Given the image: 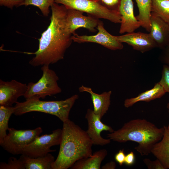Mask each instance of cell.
I'll return each instance as SVG.
<instances>
[{
	"label": "cell",
	"instance_id": "obj_16",
	"mask_svg": "<svg viewBox=\"0 0 169 169\" xmlns=\"http://www.w3.org/2000/svg\"><path fill=\"white\" fill-rule=\"evenodd\" d=\"M80 92H85L90 94L94 113L101 119L107 113L110 105L111 91L105 92L101 94L94 92L91 88L82 85L79 88Z\"/></svg>",
	"mask_w": 169,
	"mask_h": 169
},
{
	"label": "cell",
	"instance_id": "obj_22",
	"mask_svg": "<svg viewBox=\"0 0 169 169\" xmlns=\"http://www.w3.org/2000/svg\"><path fill=\"white\" fill-rule=\"evenodd\" d=\"M13 112V106L0 105V143L7 134L8 121Z\"/></svg>",
	"mask_w": 169,
	"mask_h": 169
},
{
	"label": "cell",
	"instance_id": "obj_29",
	"mask_svg": "<svg viewBox=\"0 0 169 169\" xmlns=\"http://www.w3.org/2000/svg\"><path fill=\"white\" fill-rule=\"evenodd\" d=\"M24 0H0V5L12 9L15 7L20 6Z\"/></svg>",
	"mask_w": 169,
	"mask_h": 169
},
{
	"label": "cell",
	"instance_id": "obj_11",
	"mask_svg": "<svg viewBox=\"0 0 169 169\" xmlns=\"http://www.w3.org/2000/svg\"><path fill=\"white\" fill-rule=\"evenodd\" d=\"M85 118L88 125V129L86 131L93 144L103 146L110 143L111 140L109 138H103L100 133L103 131L113 132L114 130L112 127L103 123L101 121L100 117L90 109L87 110Z\"/></svg>",
	"mask_w": 169,
	"mask_h": 169
},
{
	"label": "cell",
	"instance_id": "obj_17",
	"mask_svg": "<svg viewBox=\"0 0 169 169\" xmlns=\"http://www.w3.org/2000/svg\"><path fill=\"white\" fill-rule=\"evenodd\" d=\"M163 137L153 146L151 153L159 160L165 169H169V130L164 125Z\"/></svg>",
	"mask_w": 169,
	"mask_h": 169
},
{
	"label": "cell",
	"instance_id": "obj_18",
	"mask_svg": "<svg viewBox=\"0 0 169 169\" xmlns=\"http://www.w3.org/2000/svg\"><path fill=\"white\" fill-rule=\"evenodd\" d=\"M166 93L163 87L158 82L152 88L141 93L136 97L126 99L124 105L125 108H128L139 101L149 102L161 98Z\"/></svg>",
	"mask_w": 169,
	"mask_h": 169
},
{
	"label": "cell",
	"instance_id": "obj_14",
	"mask_svg": "<svg viewBox=\"0 0 169 169\" xmlns=\"http://www.w3.org/2000/svg\"><path fill=\"white\" fill-rule=\"evenodd\" d=\"M115 37L120 42L126 43L134 50L142 53L157 48L156 44L150 33L134 32Z\"/></svg>",
	"mask_w": 169,
	"mask_h": 169
},
{
	"label": "cell",
	"instance_id": "obj_3",
	"mask_svg": "<svg viewBox=\"0 0 169 169\" xmlns=\"http://www.w3.org/2000/svg\"><path fill=\"white\" fill-rule=\"evenodd\" d=\"M164 131V126L158 128L146 120L137 119L125 123L121 128L108 134L107 137L119 143H137L135 149L141 156H148L154 145L161 139Z\"/></svg>",
	"mask_w": 169,
	"mask_h": 169
},
{
	"label": "cell",
	"instance_id": "obj_6",
	"mask_svg": "<svg viewBox=\"0 0 169 169\" xmlns=\"http://www.w3.org/2000/svg\"><path fill=\"white\" fill-rule=\"evenodd\" d=\"M55 3L72 9L87 13L97 18L108 20L115 23H120L119 12L110 10L99 4L96 0H54Z\"/></svg>",
	"mask_w": 169,
	"mask_h": 169
},
{
	"label": "cell",
	"instance_id": "obj_9",
	"mask_svg": "<svg viewBox=\"0 0 169 169\" xmlns=\"http://www.w3.org/2000/svg\"><path fill=\"white\" fill-rule=\"evenodd\" d=\"M96 28L98 32L95 35H79L75 33L72 36L71 39L73 41L78 43H96L113 50L123 49L122 43L119 41L115 36L112 35L106 30L101 21H100Z\"/></svg>",
	"mask_w": 169,
	"mask_h": 169
},
{
	"label": "cell",
	"instance_id": "obj_12",
	"mask_svg": "<svg viewBox=\"0 0 169 169\" xmlns=\"http://www.w3.org/2000/svg\"><path fill=\"white\" fill-rule=\"evenodd\" d=\"M27 85L15 80L4 81L0 80V105L12 106L20 97L24 96Z\"/></svg>",
	"mask_w": 169,
	"mask_h": 169
},
{
	"label": "cell",
	"instance_id": "obj_28",
	"mask_svg": "<svg viewBox=\"0 0 169 169\" xmlns=\"http://www.w3.org/2000/svg\"><path fill=\"white\" fill-rule=\"evenodd\" d=\"M144 164L149 169H165L164 166L158 159L151 161L148 158L143 160Z\"/></svg>",
	"mask_w": 169,
	"mask_h": 169
},
{
	"label": "cell",
	"instance_id": "obj_7",
	"mask_svg": "<svg viewBox=\"0 0 169 169\" xmlns=\"http://www.w3.org/2000/svg\"><path fill=\"white\" fill-rule=\"evenodd\" d=\"M8 131V133L0 145L8 152L14 155L21 154L23 148L43 132L41 127L33 130H21L9 128Z\"/></svg>",
	"mask_w": 169,
	"mask_h": 169
},
{
	"label": "cell",
	"instance_id": "obj_21",
	"mask_svg": "<svg viewBox=\"0 0 169 169\" xmlns=\"http://www.w3.org/2000/svg\"><path fill=\"white\" fill-rule=\"evenodd\" d=\"M135 0L139 10V14L136 18L141 26L149 32L152 0Z\"/></svg>",
	"mask_w": 169,
	"mask_h": 169
},
{
	"label": "cell",
	"instance_id": "obj_25",
	"mask_svg": "<svg viewBox=\"0 0 169 169\" xmlns=\"http://www.w3.org/2000/svg\"><path fill=\"white\" fill-rule=\"evenodd\" d=\"M0 169H25V167L24 161L20 156L18 159L10 157L7 163L0 162Z\"/></svg>",
	"mask_w": 169,
	"mask_h": 169
},
{
	"label": "cell",
	"instance_id": "obj_26",
	"mask_svg": "<svg viewBox=\"0 0 169 169\" xmlns=\"http://www.w3.org/2000/svg\"><path fill=\"white\" fill-rule=\"evenodd\" d=\"M158 82L166 93H169V66L164 64L163 65L161 77Z\"/></svg>",
	"mask_w": 169,
	"mask_h": 169
},
{
	"label": "cell",
	"instance_id": "obj_32",
	"mask_svg": "<svg viewBox=\"0 0 169 169\" xmlns=\"http://www.w3.org/2000/svg\"><path fill=\"white\" fill-rule=\"evenodd\" d=\"M135 158L134 152L131 151L125 155L124 163L128 166H131L134 163Z\"/></svg>",
	"mask_w": 169,
	"mask_h": 169
},
{
	"label": "cell",
	"instance_id": "obj_8",
	"mask_svg": "<svg viewBox=\"0 0 169 169\" xmlns=\"http://www.w3.org/2000/svg\"><path fill=\"white\" fill-rule=\"evenodd\" d=\"M62 134V129L58 128L53 131L50 134L38 136L23 148L21 154L31 158H36L55 151L56 150H51L50 148L59 145Z\"/></svg>",
	"mask_w": 169,
	"mask_h": 169
},
{
	"label": "cell",
	"instance_id": "obj_10",
	"mask_svg": "<svg viewBox=\"0 0 169 169\" xmlns=\"http://www.w3.org/2000/svg\"><path fill=\"white\" fill-rule=\"evenodd\" d=\"M83 13L78 10L67 8L66 26L69 33H75V31L80 28H85L92 32H95V29L100 21L90 15L88 16H84Z\"/></svg>",
	"mask_w": 169,
	"mask_h": 169
},
{
	"label": "cell",
	"instance_id": "obj_19",
	"mask_svg": "<svg viewBox=\"0 0 169 169\" xmlns=\"http://www.w3.org/2000/svg\"><path fill=\"white\" fill-rule=\"evenodd\" d=\"M107 151L102 149L94 152L90 156L77 161L71 169H100L101 163L107 155Z\"/></svg>",
	"mask_w": 169,
	"mask_h": 169
},
{
	"label": "cell",
	"instance_id": "obj_4",
	"mask_svg": "<svg viewBox=\"0 0 169 169\" xmlns=\"http://www.w3.org/2000/svg\"><path fill=\"white\" fill-rule=\"evenodd\" d=\"M79 97L75 94L64 100L45 101L32 99L23 102H17L13 106V114L18 116L31 112H39L55 115L64 122L69 119L70 111Z\"/></svg>",
	"mask_w": 169,
	"mask_h": 169
},
{
	"label": "cell",
	"instance_id": "obj_34",
	"mask_svg": "<svg viewBox=\"0 0 169 169\" xmlns=\"http://www.w3.org/2000/svg\"><path fill=\"white\" fill-rule=\"evenodd\" d=\"M166 107L168 110V111L169 113V102L167 103V105ZM167 129L169 130V125L167 126Z\"/></svg>",
	"mask_w": 169,
	"mask_h": 169
},
{
	"label": "cell",
	"instance_id": "obj_24",
	"mask_svg": "<svg viewBox=\"0 0 169 169\" xmlns=\"http://www.w3.org/2000/svg\"><path fill=\"white\" fill-rule=\"evenodd\" d=\"M54 2V0H24L20 6L33 5L37 7L44 16L47 17L50 13V7Z\"/></svg>",
	"mask_w": 169,
	"mask_h": 169
},
{
	"label": "cell",
	"instance_id": "obj_33",
	"mask_svg": "<svg viewBox=\"0 0 169 169\" xmlns=\"http://www.w3.org/2000/svg\"><path fill=\"white\" fill-rule=\"evenodd\" d=\"M116 167V164L115 162L110 161L103 166L101 168L102 169H115Z\"/></svg>",
	"mask_w": 169,
	"mask_h": 169
},
{
	"label": "cell",
	"instance_id": "obj_20",
	"mask_svg": "<svg viewBox=\"0 0 169 169\" xmlns=\"http://www.w3.org/2000/svg\"><path fill=\"white\" fill-rule=\"evenodd\" d=\"M20 156L24 161L25 169H52L55 160L54 157L49 153L36 158H31L24 154Z\"/></svg>",
	"mask_w": 169,
	"mask_h": 169
},
{
	"label": "cell",
	"instance_id": "obj_30",
	"mask_svg": "<svg viewBox=\"0 0 169 169\" xmlns=\"http://www.w3.org/2000/svg\"><path fill=\"white\" fill-rule=\"evenodd\" d=\"M160 59L164 64L169 66V45L162 50Z\"/></svg>",
	"mask_w": 169,
	"mask_h": 169
},
{
	"label": "cell",
	"instance_id": "obj_13",
	"mask_svg": "<svg viewBox=\"0 0 169 169\" xmlns=\"http://www.w3.org/2000/svg\"><path fill=\"white\" fill-rule=\"evenodd\" d=\"M150 34L157 48L162 50L169 45V23L159 15L151 12Z\"/></svg>",
	"mask_w": 169,
	"mask_h": 169
},
{
	"label": "cell",
	"instance_id": "obj_31",
	"mask_svg": "<svg viewBox=\"0 0 169 169\" xmlns=\"http://www.w3.org/2000/svg\"><path fill=\"white\" fill-rule=\"evenodd\" d=\"M125 155L123 149L119 150L115 155V159L119 165L121 166L125 163Z\"/></svg>",
	"mask_w": 169,
	"mask_h": 169
},
{
	"label": "cell",
	"instance_id": "obj_2",
	"mask_svg": "<svg viewBox=\"0 0 169 169\" xmlns=\"http://www.w3.org/2000/svg\"><path fill=\"white\" fill-rule=\"evenodd\" d=\"M59 151L52 169H67L92 154L93 143L86 131L68 119L63 122Z\"/></svg>",
	"mask_w": 169,
	"mask_h": 169
},
{
	"label": "cell",
	"instance_id": "obj_5",
	"mask_svg": "<svg viewBox=\"0 0 169 169\" xmlns=\"http://www.w3.org/2000/svg\"><path fill=\"white\" fill-rule=\"evenodd\" d=\"M49 66L44 65L41 67L42 76L38 82L28 83L27 91L23 96L26 100L44 99L47 96L61 92L62 90L57 83L59 77L54 71L49 68Z\"/></svg>",
	"mask_w": 169,
	"mask_h": 169
},
{
	"label": "cell",
	"instance_id": "obj_23",
	"mask_svg": "<svg viewBox=\"0 0 169 169\" xmlns=\"http://www.w3.org/2000/svg\"><path fill=\"white\" fill-rule=\"evenodd\" d=\"M151 12L169 23V0H152Z\"/></svg>",
	"mask_w": 169,
	"mask_h": 169
},
{
	"label": "cell",
	"instance_id": "obj_1",
	"mask_svg": "<svg viewBox=\"0 0 169 169\" xmlns=\"http://www.w3.org/2000/svg\"><path fill=\"white\" fill-rule=\"evenodd\" d=\"M50 23L38 39V49L29 64L34 67L49 65L64 59L65 53L73 41L72 34L67 31L66 18L67 8L54 2L51 6Z\"/></svg>",
	"mask_w": 169,
	"mask_h": 169
},
{
	"label": "cell",
	"instance_id": "obj_15",
	"mask_svg": "<svg viewBox=\"0 0 169 169\" xmlns=\"http://www.w3.org/2000/svg\"><path fill=\"white\" fill-rule=\"evenodd\" d=\"M119 12L121 16L120 33L134 32L141 26L134 15L132 0H121Z\"/></svg>",
	"mask_w": 169,
	"mask_h": 169
},
{
	"label": "cell",
	"instance_id": "obj_27",
	"mask_svg": "<svg viewBox=\"0 0 169 169\" xmlns=\"http://www.w3.org/2000/svg\"><path fill=\"white\" fill-rule=\"evenodd\" d=\"M121 0H96L101 5L110 10L119 12Z\"/></svg>",
	"mask_w": 169,
	"mask_h": 169
}]
</instances>
